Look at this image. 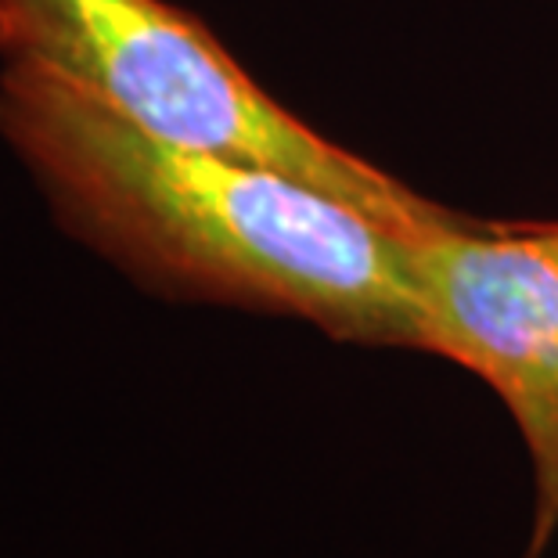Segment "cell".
<instances>
[{"mask_svg": "<svg viewBox=\"0 0 558 558\" xmlns=\"http://www.w3.org/2000/svg\"><path fill=\"white\" fill-rule=\"evenodd\" d=\"M0 137L58 223L148 292L418 350L393 228L267 166L177 148L29 65L0 73Z\"/></svg>", "mask_w": 558, "mask_h": 558, "instance_id": "cell-1", "label": "cell"}, {"mask_svg": "<svg viewBox=\"0 0 558 558\" xmlns=\"http://www.w3.org/2000/svg\"><path fill=\"white\" fill-rule=\"evenodd\" d=\"M0 58L69 83L166 145L289 173L393 231L461 220L306 126L166 0H0Z\"/></svg>", "mask_w": 558, "mask_h": 558, "instance_id": "cell-2", "label": "cell"}, {"mask_svg": "<svg viewBox=\"0 0 558 558\" xmlns=\"http://www.w3.org/2000/svg\"><path fill=\"white\" fill-rule=\"evenodd\" d=\"M425 353L480 375L512 414L530 461L526 558L558 537V223L469 220L400 231Z\"/></svg>", "mask_w": 558, "mask_h": 558, "instance_id": "cell-3", "label": "cell"}]
</instances>
